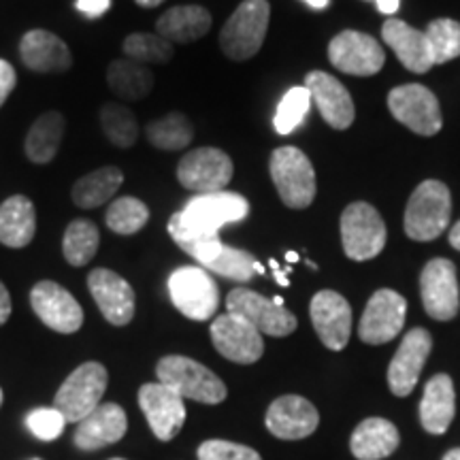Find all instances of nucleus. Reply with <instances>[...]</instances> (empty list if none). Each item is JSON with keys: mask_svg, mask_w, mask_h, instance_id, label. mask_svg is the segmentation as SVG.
<instances>
[{"mask_svg": "<svg viewBox=\"0 0 460 460\" xmlns=\"http://www.w3.org/2000/svg\"><path fill=\"white\" fill-rule=\"evenodd\" d=\"M386 224L369 203H352L341 214V243L352 261H371L386 245Z\"/></svg>", "mask_w": 460, "mask_h": 460, "instance_id": "nucleus-7", "label": "nucleus"}, {"mask_svg": "<svg viewBox=\"0 0 460 460\" xmlns=\"http://www.w3.org/2000/svg\"><path fill=\"white\" fill-rule=\"evenodd\" d=\"M107 84L124 101H141L154 90V75L135 60H113L107 68Z\"/></svg>", "mask_w": 460, "mask_h": 460, "instance_id": "nucleus-32", "label": "nucleus"}, {"mask_svg": "<svg viewBox=\"0 0 460 460\" xmlns=\"http://www.w3.org/2000/svg\"><path fill=\"white\" fill-rule=\"evenodd\" d=\"M388 109L402 126L422 137H433L441 130L444 118L437 96L420 84L399 85L388 94Z\"/></svg>", "mask_w": 460, "mask_h": 460, "instance_id": "nucleus-9", "label": "nucleus"}, {"mask_svg": "<svg viewBox=\"0 0 460 460\" xmlns=\"http://www.w3.org/2000/svg\"><path fill=\"white\" fill-rule=\"evenodd\" d=\"M101 126L102 132L115 147L128 149L139 139V124H137L135 113L118 102H107L101 109Z\"/></svg>", "mask_w": 460, "mask_h": 460, "instance_id": "nucleus-36", "label": "nucleus"}, {"mask_svg": "<svg viewBox=\"0 0 460 460\" xmlns=\"http://www.w3.org/2000/svg\"><path fill=\"white\" fill-rule=\"evenodd\" d=\"M226 312L250 322L261 335L286 337L296 331L295 314L247 288H234L226 296Z\"/></svg>", "mask_w": 460, "mask_h": 460, "instance_id": "nucleus-11", "label": "nucleus"}, {"mask_svg": "<svg viewBox=\"0 0 460 460\" xmlns=\"http://www.w3.org/2000/svg\"><path fill=\"white\" fill-rule=\"evenodd\" d=\"M111 460H124V458H111Z\"/></svg>", "mask_w": 460, "mask_h": 460, "instance_id": "nucleus-56", "label": "nucleus"}, {"mask_svg": "<svg viewBox=\"0 0 460 460\" xmlns=\"http://www.w3.org/2000/svg\"><path fill=\"white\" fill-rule=\"evenodd\" d=\"M199 460H262L252 447L224 439H209L199 447Z\"/></svg>", "mask_w": 460, "mask_h": 460, "instance_id": "nucleus-43", "label": "nucleus"}, {"mask_svg": "<svg viewBox=\"0 0 460 460\" xmlns=\"http://www.w3.org/2000/svg\"><path fill=\"white\" fill-rule=\"evenodd\" d=\"M365 3H373V0H365Z\"/></svg>", "mask_w": 460, "mask_h": 460, "instance_id": "nucleus-57", "label": "nucleus"}, {"mask_svg": "<svg viewBox=\"0 0 460 460\" xmlns=\"http://www.w3.org/2000/svg\"><path fill=\"white\" fill-rule=\"evenodd\" d=\"M377 4V11L384 15L393 17L401 7V0H373Z\"/></svg>", "mask_w": 460, "mask_h": 460, "instance_id": "nucleus-47", "label": "nucleus"}, {"mask_svg": "<svg viewBox=\"0 0 460 460\" xmlns=\"http://www.w3.org/2000/svg\"><path fill=\"white\" fill-rule=\"evenodd\" d=\"M122 181L124 175L118 166H102L99 171H92L79 181H75L71 192L73 203L82 209H96L118 194Z\"/></svg>", "mask_w": 460, "mask_h": 460, "instance_id": "nucleus-30", "label": "nucleus"}, {"mask_svg": "<svg viewBox=\"0 0 460 460\" xmlns=\"http://www.w3.org/2000/svg\"><path fill=\"white\" fill-rule=\"evenodd\" d=\"M124 54L139 65H164L172 58V43L160 34L135 32L124 41Z\"/></svg>", "mask_w": 460, "mask_h": 460, "instance_id": "nucleus-40", "label": "nucleus"}, {"mask_svg": "<svg viewBox=\"0 0 460 460\" xmlns=\"http://www.w3.org/2000/svg\"><path fill=\"white\" fill-rule=\"evenodd\" d=\"M65 137V118L60 111L43 113L26 137V156L34 164H48L56 158Z\"/></svg>", "mask_w": 460, "mask_h": 460, "instance_id": "nucleus-31", "label": "nucleus"}, {"mask_svg": "<svg viewBox=\"0 0 460 460\" xmlns=\"http://www.w3.org/2000/svg\"><path fill=\"white\" fill-rule=\"evenodd\" d=\"M171 301L190 320L214 318L220 307V290L203 267H180L169 278Z\"/></svg>", "mask_w": 460, "mask_h": 460, "instance_id": "nucleus-6", "label": "nucleus"}, {"mask_svg": "<svg viewBox=\"0 0 460 460\" xmlns=\"http://www.w3.org/2000/svg\"><path fill=\"white\" fill-rule=\"evenodd\" d=\"M32 312L39 315V320L51 331L71 335L77 332L84 324V309L75 301V296L66 288H62L56 281H39L31 292Z\"/></svg>", "mask_w": 460, "mask_h": 460, "instance_id": "nucleus-14", "label": "nucleus"}, {"mask_svg": "<svg viewBox=\"0 0 460 460\" xmlns=\"http://www.w3.org/2000/svg\"><path fill=\"white\" fill-rule=\"evenodd\" d=\"M9 315H11V296L7 288H4L3 281H0V326L9 320Z\"/></svg>", "mask_w": 460, "mask_h": 460, "instance_id": "nucleus-46", "label": "nucleus"}, {"mask_svg": "<svg viewBox=\"0 0 460 460\" xmlns=\"http://www.w3.org/2000/svg\"><path fill=\"white\" fill-rule=\"evenodd\" d=\"M135 3L143 9H154V7H158V4H163L164 0H135Z\"/></svg>", "mask_w": 460, "mask_h": 460, "instance_id": "nucleus-51", "label": "nucleus"}, {"mask_svg": "<svg viewBox=\"0 0 460 460\" xmlns=\"http://www.w3.org/2000/svg\"><path fill=\"white\" fill-rule=\"evenodd\" d=\"M26 427L37 439L54 441L65 433L66 418L62 416L56 407H41V410H34L32 413H28Z\"/></svg>", "mask_w": 460, "mask_h": 460, "instance_id": "nucleus-42", "label": "nucleus"}, {"mask_svg": "<svg viewBox=\"0 0 460 460\" xmlns=\"http://www.w3.org/2000/svg\"><path fill=\"white\" fill-rule=\"evenodd\" d=\"M450 214L452 197L444 181H422L407 203L405 234L413 241H433L447 228Z\"/></svg>", "mask_w": 460, "mask_h": 460, "instance_id": "nucleus-2", "label": "nucleus"}, {"mask_svg": "<svg viewBox=\"0 0 460 460\" xmlns=\"http://www.w3.org/2000/svg\"><path fill=\"white\" fill-rule=\"evenodd\" d=\"M233 160L217 147H199L188 152L177 166V180L197 194L222 192L233 180Z\"/></svg>", "mask_w": 460, "mask_h": 460, "instance_id": "nucleus-10", "label": "nucleus"}, {"mask_svg": "<svg viewBox=\"0 0 460 460\" xmlns=\"http://www.w3.org/2000/svg\"><path fill=\"white\" fill-rule=\"evenodd\" d=\"M15 85H17L15 68L11 66L7 60H0V107H3L4 101L9 99L11 92L15 90Z\"/></svg>", "mask_w": 460, "mask_h": 460, "instance_id": "nucleus-44", "label": "nucleus"}, {"mask_svg": "<svg viewBox=\"0 0 460 460\" xmlns=\"http://www.w3.org/2000/svg\"><path fill=\"white\" fill-rule=\"evenodd\" d=\"M273 303H275V305H281V307H284V298H281V296H275Z\"/></svg>", "mask_w": 460, "mask_h": 460, "instance_id": "nucleus-54", "label": "nucleus"}, {"mask_svg": "<svg viewBox=\"0 0 460 460\" xmlns=\"http://www.w3.org/2000/svg\"><path fill=\"white\" fill-rule=\"evenodd\" d=\"M158 382L175 390L181 399L217 405L226 399V386L214 371L188 356H164L156 365Z\"/></svg>", "mask_w": 460, "mask_h": 460, "instance_id": "nucleus-1", "label": "nucleus"}, {"mask_svg": "<svg viewBox=\"0 0 460 460\" xmlns=\"http://www.w3.org/2000/svg\"><path fill=\"white\" fill-rule=\"evenodd\" d=\"M420 295L427 314L433 320L456 318L460 309V288L456 267L447 258H433L420 275Z\"/></svg>", "mask_w": 460, "mask_h": 460, "instance_id": "nucleus-12", "label": "nucleus"}, {"mask_svg": "<svg viewBox=\"0 0 460 460\" xmlns=\"http://www.w3.org/2000/svg\"><path fill=\"white\" fill-rule=\"evenodd\" d=\"M450 245L460 252V222L454 224V228L450 230Z\"/></svg>", "mask_w": 460, "mask_h": 460, "instance_id": "nucleus-49", "label": "nucleus"}, {"mask_svg": "<svg viewBox=\"0 0 460 460\" xmlns=\"http://www.w3.org/2000/svg\"><path fill=\"white\" fill-rule=\"evenodd\" d=\"M331 65L345 75L371 77L382 71L386 54L384 48L369 34L358 31H343L329 45Z\"/></svg>", "mask_w": 460, "mask_h": 460, "instance_id": "nucleus-13", "label": "nucleus"}, {"mask_svg": "<svg viewBox=\"0 0 460 460\" xmlns=\"http://www.w3.org/2000/svg\"><path fill=\"white\" fill-rule=\"evenodd\" d=\"M88 288L109 324L126 326L135 318V290L122 275L109 269H94L88 275Z\"/></svg>", "mask_w": 460, "mask_h": 460, "instance_id": "nucleus-19", "label": "nucleus"}, {"mask_svg": "<svg viewBox=\"0 0 460 460\" xmlns=\"http://www.w3.org/2000/svg\"><path fill=\"white\" fill-rule=\"evenodd\" d=\"M305 88L320 109L324 122L335 130L349 128L354 122V101L345 85L324 71H312L305 77Z\"/></svg>", "mask_w": 460, "mask_h": 460, "instance_id": "nucleus-22", "label": "nucleus"}, {"mask_svg": "<svg viewBox=\"0 0 460 460\" xmlns=\"http://www.w3.org/2000/svg\"><path fill=\"white\" fill-rule=\"evenodd\" d=\"M303 3H305V4H309V7L315 9V11H322V9L329 7L331 0H303Z\"/></svg>", "mask_w": 460, "mask_h": 460, "instance_id": "nucleus-50", "label": "nucleus"}, {"mask_svg": "<svg viewBox=\"0 0 460 460\" xmlns=\"http://www.w3.org/2000/svg\"><path fill=\"white\" fill-rule=\"evenodd\" d=\"M22 62L37 73H65L73 66L68 45L49 31H31L20 41Z\"/></svg>", "mask_w": 460, "mask_h": 460, "instance_id": "nucleus-24", "label": "nucleus"}, {"mask_svg": "<svg viewBox=\"0 0 460 460\" xmlns=\"http://www.w3.org/2000/svg\"><path fill=\"white\" fill-rule=\"evenodd\" d=\"M271 269H273V275H275V279H278V284L279 286H290V281H288V278H286V273L281 271L279 269V264L275 262V261H271Z\"/></svg>", "mask_w": 460, "mask_h": 460, "instance_id": "nucleus-48", "label": "nucleus"}, {"mask_svg": "<svg viewBox=\"0 0 460 460\" xmlns=\"http://www.w3.org/2000/svg\"><path fill=\"white\" fill-rule=\"evenodd\" d=\"M427 41L433 65H446L460 56V24L447 17L430 22L427 28Z\"/></svg>", "mask_w": 460, "mask_h": 460, "instance_id": "nucleus-38", "label": "nucleus"}, {"mask_svg": "<svg viewBox=\"0 0 460 460\" xmlns=\"http://www.w3.org/2000/svg\"><path fill=\"white\" fill-rule=\"evenodd\" d=\"M126 429H128V418L122 407L115 402H102L77 424L73 439L79 450H101L122 439Z\"/></svg>", "mask_w": 460, "mask_h": 460, "instance_id": "nucleus-23", "label": "nucleus"}, {"mask_svg": "<svg viewBox=\"0 0 460 460\" xmlns=\"http://www.w3.org/2000/svg\"><path fill=\"white\" fill-rule=\"evenodd\" d=\"M456 413V394L452 377L446 373L430 377L420 402V422L430 435H444Z\"/></svg>", "mask_w": 460, "mask_h": 460, "instance_id": "nucleus-26", "label": "nucleus"}, {"mask_svg": "<svg viewBox=\"0 0 460 460\" xmlns=\"http://www.w3.org/2000/svg\"><path fill=\"white\" fill-rule=\"evenodd\" d=\"M271 180L281 203L290 209H307L315 199V172L309 158L298 147H278L271 154Z\"/></svg>", "mask_w": 460, "mask_h": 460, "instance_id": "nucleus-4", "label": "nucleus"}, {"mask_svg": "<svg viewBox=\"0 0 460 460\" xmlns=\"http://www.w3.org/2000/svg\"><path fill=\"white\" fill-rule=\"evenodd\" d=\"M139 405L146 413L149 429L160 441H171L186 422V399L164 384H143Z\"/></svg>", "mask_w": 460, "mask_h": 460, "instance_id": "nucleus-17", "label": "nucleus"}, {"mask_svg": "<svg viewBox=\"0 0 460 460\" xmlns=\"http://www.w3.org/2000/svg\"><path fill=\"white\" fill-rule=\"evenodd\" d=\"M105 222L109 230L118 234H135L149 222V209L143 200L135 197L115 199L109 205Z\"/></svg>", "mask_w": 460, "mask_h": 460, "instance_id": "nucleus-37", "label": "nucleus"}, {"mask_svg": "<svg viewBox=\"0 0 460 460\" xmlns=\"http://www.w3.org/2000/svg\"><path fill=\"white\" fill-rule=\"evenodd\" d=\"M271 7L267 0H243L220 32V48L230 60L245 62L261 51Z\"/></svg>", "mask_w": 460, "mask_h": 460, "instance_id": "nucleus-3", "label": "nucleus"}, {"mask_svg": "<svg viewBox=\"0 0 460 460\" xmlns=\"http://www.w3.org/2000/svg\"><path fill=\"white\" fill-rule=\"evenodd\" d=\"M32 460H41V458H32Z\"/></svg>", "mask_w": 460, "mask_h": 460, "instance_id": "nucleus-58", "label": "nucleus"}, {"mask_svg": "<svg viewBox=\"0 0 460 460\" xmlns=\"http://www.w3.org/2000/svg\"><path fill=\"white\" fill-rule=\"evenodd\" d=\"M0 405H3V390H0Z\"/></svg>", "mask_w": 460, "mask_h": 460, "instance_id": "nucleus-55", "label": "nucleus"}, {"mask_svg": "<svg viewBox=\"0 0 460 460\" xmlns=\"http://www.w3.org/2000/svg\"><path fill=\"white\" fill-rule=\"evenodd\" d=\"M166 228H169V234L172 237V241H175V243L180 245L186 254L192 256L203 269L209 267V264L222 254L224 243H222L220 234L197 233V230L186 228L181 222L180 211L171 216L169 226Z\"/></svg>", "mask_w": 460, "mask_h": 460, "instance_id": "nucleus-33", "label": "nucleus"}, {"mask_svg": "<svg viewBox=\"0 0 460 460\" xmlns=\"http://www.w3.org/2000/svg\"><path fill=\"white\" fill-rule=\"evenodd\" d=\"M146 137L154 147L164 149V152H177V149L188 147L192 143L194 128L186 115L172 111L156 122L147 124Z\"/></svg>", "mask_w": 460, "mask_h": 460, "instance_id": "nucleus-34", "label": "nucleus"}, {"mask_svg": "<svg viewBox=\"0 0 460 460\" xmlns=\"http://www.w3.org/2000/svg\"><path fill=\"white\" fill-rule=\"evenodd\" d=\"M37 211L31 199L15 194L0 205V243L20 250L34 239Z\"/></svg>", "mask_w": 460, "mask_h": 460, "instance_id": "nucleus-28", "label": "nucleus"}, {"mask_svg": "<svg viewBox=\"0 0 460 460\" xmlns=\"http://www.w3.org/2000/svg\"><path fill=\"white\" fill-rule=\"evenodd\" d=\"M101 243V233L94 222L75 220L66 226L65 239H62V254L73 267H84L96 256Z\"/></svg>", "mask_w": 460, "mask_h": 460, "instance_id": "nucleus-35", "label": "nucleus"}, {"mask_svg": "<svg viewBox=\"0 0 460 460\" xmlns=\"http://www.w3.org/2000/svg\"><path fill=\"white\" fill-rule=\"evenodd\" d=\"M312 322L320 341L329 349H343L352 335V307L339 292L322 290L312 298Z\"/></svg>", "mask_w": 460, "mask_h": 460, "instance_id": "nucleus-18", "label": "nucleus"}, {"mask_svg": "<svg viewBox=\"0 0 460 460\" xmlns=\"http://www.w3.org/2000/svg\"><path fill=\"white\" fill-rule=\"evenodd\" d=\"M384 43L394 51L401 65L411 73H429L433 68V58H430L427 34L416 31L405 22L390 17L386 24L382 26Z\"/></svg>", "mask_w": 460, "mask_h": 460, "instance_id": "nucleus-25", "label": "nucleus"}, {"mask_svg": "<svg viewBox=\"0 0 460 460\" xmlns=\"http://www.w3.org/2000/svg\"><path fill=\"white\" fill-rule=\"evenodd\" d=\"M430 348H433V339L429 331L411 329L407 332L388 367V386L393 394L407 396L413 393Z\"/></svg>", "mask_w": 460, "mask_h": 460, "instance_id": "nucleus-20", "label": "nucleus"}, {"mask_svg": "<svg viewBox=\"0 0 460 460\" xmlns=\"http://www.w3.org/2000/svg\"><path fill=\"white\" fill-rule=\"evenodd\" d=\"M211 341L224 358L237 365H254L262 358L264 341L250 322L234 314H222L211 324Z\"/></svg>", "mask_w": 460, "mask_h": 460, "instance_id": "nucleus-16", "label": "nucleus"}, {"mask_svg": "<svg viewBox=\"0 0 460 460\" xmlns=\"http://www.w3.org/2000/svg\"><path fill=\"white\" fill-rule=\"evenodd\" d=\"M399 430L384 418H367L356 427L349 450L358 460H382L399 447Z\"/></svg>", "mask_w": 460, "mask_h": 460, "instance_id": "nucleus-27", "label": "nucleus"}, {"mask_svg": "<svg viewBox=\"0 0 460 460\" xmlns=\"http://www.w3.org/2000/svg\"><path fill=\"white\" fill-rule=\"evenodd\" d=\"M286 261H288V262H296V261H298V254H296V252H288Z\"/></svg>", "mask_w": 460, "mask_h": 460, "instance_id": "nucleus-53", "label": "nucleus"}, {"mask_svg": "<svg viewBox=\"0 0 460 460\" xmlns=\"http://www.w3.org/2000/svg\"><path fill=\"white\" fill-rule=\"evenodd\" d=\"M444 460H460V447H454V450L447 452Z\"/></svg>", "mask_w": 460, "mask_h": 460, "instance_id": "nucleus-52", "label": "nucleus"}, {"mask_svg": "<svg viewBox=\"0 0 460 460\" xmlns=\"http://www.w3.org/2000/svg\"><path fill=\"white\" fill-rule=\"evenodd\" d=\"M309 105H312V94H309L307 88L288 90L284 99L279 101L278 113H275L273 119L278 135H292L307 118Z\"/></svg>", "mask_w": 460, "mask_h": 460, "instance_id": "nucleus-41", "label": "nucleus"}, {"mask_svg": "<svg viewBox=\"0 0 460 460\" xmlns=\"http://www.w3.org/2000/svg\"><path fill=\"white\" fill-rule=\"evenodd\" d=\"M407 315V301L399 292L377 290L367 303L365 314H362L358 335L365 343L382 345L393 341L402 331Z\"/></svg>", "mask_w": 460, "mask_h": 460, "instance_id": "nucleus-15", "label": "nucleus"}, {"mask_svg": "<svg viewBox=\"0 0 460 460\" xmlns=\"http://www.w3.org/2000/svg\"><path fill=\"white\" fill-rule=\"evenodd\" d=\"M107 379V369L101 362H84L56 393L54 407L66 418V422H82L101 405Z\"/></svg>", "mask_w": 460, "mask_h": 460, "instance_id": "nucleus-5", "label": "nucleus"}, {"mask_svg": "<svg viewBox=\"0 0 460 460\" xmlns=\"http://www.w3.org/2000/svg\"><path fill=\"white\" fill-rule=\"evenodd\" d=\"M205 271H214L217 275H222V278L245 284V281H250L252 278H254V273L262 275L264 267L256 261L254 256L247 254L245 250H237V247L224 245L222 254L217 256L216 261L205 269Z\"/></svg>", "mask_w": 460, "mask_h": 460, "instance_id": "nucleus-39", "label": "nucleus"}, {"mask_svg": "<svg viewBox=\"0 0 460 460\" xmlns=\"http://www.w3.org/2000/svg\"><path fill=\"white\" fill-rule=\"evenodd\" d=\"M109 7H111V0H77V11L88 17V20L102 17Z\"/></svg>", "mask_w": 460, "mask_h": 460, "instance_id": "nucleus-45", "label": "nucleus"}, {"mask_svg": "<svg viewBox=\"0 0 460 460\" xmlns=\"http://www.w3.org/2000/svg\"><path fill=\"white\" fill-rule=\"evenodd\" d=\"M247 214H250L247 199L237 192H226V190L211 194H197L180 211L183 226L207 234H217L226 224L245 220Z\"/></svg>", "mask_w": 460, "mask_h": 460, "instance_id": "nucleus-8", "label": "nucleus"}, {"mask_svg": "<svg viewBox=\"0 0 460 460\" xmlns=\"http://www.w3.org/2000/svg\"><path fill=\"white\" fill-rule=\"evenodd\" d=\"M320 416L314 402L296 394L279 396L267 411V429L278 439L296 441L305 439L318 429Z\"/></svg>", "mask_w": 460, "mask_h": 460, "instance_id": "nucleus-21", "label": "nucleus"}, {"mask_svg": "<svg viewBox=\"0 0 460 460\" xmlns=\"http://www.w3.org/2000/svg\"><path fill=\"white\" fill-rule=\"evenodd\" d=\"M211 28V15L205 7L199 4H186V7H172L160 15L156 31L171 43H192L203 39Z\"/></svg>", "mask_w": 460, "mask_h": 460, "instance_id": "nucleus-29", "label": "nucleus"}]
</instances>
